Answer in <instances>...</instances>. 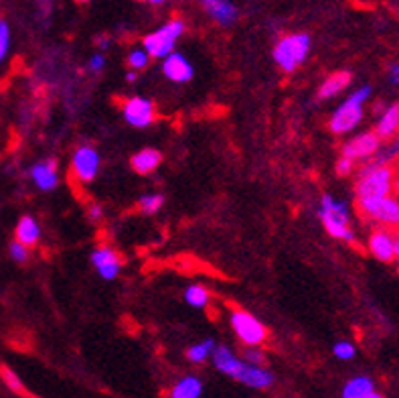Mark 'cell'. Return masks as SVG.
I'll use <instances>...</instances> for the list:
<instances>
[{"mask_svg":"<svg viewBox=\"0 0 399 398\" xmlns=\"http://www.w3.org/2000/svg\"><path fill=\"white\" fill-rule=\"evenodd\" d=\"M395 185V175L391 167L367 165L361 171L355 193L357 199H383L389 198Z\"/></svg>","mask_w":399,"mask_h":398,"instance_id":"obj_1","label":"cell"},{"mask_svg":"<svg viewBox=\"0 0 399 398\" xmlns=\"http://www.w3.org/2000/svg\"><path fill=\"white\" fill-rule=\"evenodd\" d=\"M369 96H371V88L369 85H363L357 92H352L351 96L347 98V102L335 110V114L331 118V124H329L331 131L335 134L351 133L363 118V104L367 102Z\"/></svg>","mask_w":399,"mask_h":398,"instance_id":"obj_2","label":"cell"},{"mask_svg":"<svg viewBox=\"0 0 399 398\" xmlns=\"http://www.w3.org/2000/svg\"><path fill=\"white\" fill-rule=\"evenodd\" d=\"M319 214L326 232L331 234L333 238L347 240V242L355 240L351 228H349V210H347V205L343 201H336L331 195H324L322 201H320Z\"/></svg>","mask_w":399,"mask_h":398,"instance_id":"obj_3","label":"cell"},{"mask_svg":"<svg viewBox=\"0 0 399 398\" xmlns=\"http://www.w3.org/2000/svg\"><path fill=\"white\" fill-rule=\"evenodd\" d=\"M308 51H310V37L308 35H288L274 47V59L284 71H294L306 59Z\"/></svg>","mask_w":399,"mask_h":398,"instance_id":"obj_4","label":"cell"},{"mask_svg":"<svg viewBox=\"0 0 399 398\" xmlns=\"http://www.w3.org/2000/svg\"><path fill=\"white\" fill-rule=\"evenodd\" d=\"M185 33V23L183 20H171L166 25H162L154 33L144 37V51L152 57H168L176 45V39Z\"/></svg>","mask_w":399,"mask_h":398,"instance_id":"obj_5","label":"cell"},{"mask_svg":"<svg viewBox=\"0 0 399 398\" xmlns=\"http://www.w3.org/2000/svg\"><path fill=\"white\" fill-rule=\"evenodd\" d=\"M231 327L235 330L241 342L245 346H250V348L262 346L266 342V337H268V332H266L264 323H259L252 313L241 311V309L231 313Z\"/></svg>","mask_w":399,"mask_h":398,"instance_id":"obj_6","label":"cell"},{"mask_svg":"<svg viewBox=\"0 0 399 398\" xmlns=\"http://www.w3.org/2000/svg\"><path fill=\"white\" fill-rule=\"evenodd\" d=\"M359 210L365 216L381 222L389 228H399V201L395 198L383 199H357Z\"/></svg>","mask_w":399,"mask_h":398,"instance_id":"obj_7","label":"cell"},{"mask_svg":"<svg viewBox=\"0 0 399 398\" xmlns=\"http://www.w3.org/2000/svg\"><path fill=\"white\" fill-rule=\"evenodd\" d=\"M124 118L126 122L136 126V128H146L154 122L156 118V110H154V104L148 98H140V96H134V98L126 100L124 104Z\"/></svg>","mask_w":399,"mask_h":398,"instance_id":"obj_8","label":"cell"},{"mask_svg":"<svg viewBox=\"0 0 399 398\" xmlns=\"http://www.w3.org/2000/svg\"><path fill=\"white\" fill-rule=\"evenodd\" d=\"M381 147V138L375 133H363L359 136L351 138L349 143H345L343 147V157L351 159V161H359V159H369L373 157Z\"/></svg>","mask_w":399,"mask_h":398,"instance_id":"obj_9","label":"cell"},{"mask_svg":"<svg viewBox=\"0 0 399 398\" xmlns=\"http://www.w3.org/2000/svg\"><path fill=\"white\" fill-rule=\"evenodd\" d=\"M99 169V155L92 147H80L73 155V173L83 183H90Z\"/></svg>","mask_w":399,"mask_h":398,"instance_id":"obj_10","label":"cell"},{"mask_svg":"<svg viewBox=\"0 0 399 398\" xmlns=\"http://www.w3.org/2000/svg\"><path fill=\"white\" fill-rule=\"evenodd\" d=\"M92 263L97 268V272L106 279V281H112L120 275V268H122V260L120 256L116 254V250H112L110 246H99L97 250H94L92 254Z\"/></svg>","mask_w":399,"mask_h":398,"instance_id":"obj_11","label":"cell"},{"mask_svg":"<svg viewBox=\"0 0 399 398\" xmlns=\"http://www.w3.org/2000/svg\"><path fill=\"white\" fill-rule=\"evenodd\" d=\"M162 71L168 80H173L176 83L189 82L192 78V66L191 61L183 55V53H171L164 64H162Z\"/></svg>","mask_w":399,"mask_h":398,"instance_id":"obj_12","label":"cell"},{"mask_svg":"<svg viewBox=\"0 0 399 398\" xmlns=\"http://www.w3.org/2000/svg\"><path fill=\"white\" fill-rule=\"evenodd\" d=\"M213 364H215L217 370H221L223 374L235 378V380L240 378V374L243 372V368H245V362L240 360V358H235L231 354V349L225 348V346H217V348L213 349Z\"/></svg>","mask_w":399,"mask_h":398,"instance_id":"obj_13","label":"cell"},{"mask_svg":"<svg viewBox=\"0 0 399 398\" xmlns=\"http://www.w3.org/2000/svg\"><path fill=\"white\" fill-rule=\"evenodd\" d=\"M31 177L32 181L37 183L39 189L43 191H51L57 187L59 183V177H57V161L49 159V161H41L31 169Z\"/></svg>","mask_w":399,"mask_h":398,"instance_id":"obj_14","label":"cell"},{"mask_svg":"<svg viewBox=\"0 0 399 398\" xmlns=\"http://www.w3.org/2000/svg\"><path fill=\"white\" fill-rule=\"evenodd\" d=\"M369 250L371 254L381 260V263H391L395 256H393V236L387 232V230H377V232L371 234L369 238Z\"/></svg>","mask_w":399,"mask_h":398,"instance_id":"obj_15","label":"cell"},{"mask_svg":"<svg viewBox=\"0 0 399 398\" xmlns=\"http://www.w3.org/2000/svg\"><path fill=\"white\" fill-rule=\"evenodd\" d=\"M240 382L247 384L250 388H257V390H264V388H270L274 384V376H271L268 370L259 368V366L245 364L243 372L240 374Z\"/></svg>","mask_w":399,"mask_h":398,"instance_id":"obj_16","label":"cell"},{"mask_svg":"<svg viewBox=\"0 0 399 398\" xmlns=\"http://www.w3.org/2000/svg\"><path fill=\"white\" fill-rule=\"evenodd\" d=\"M203 6H205V11L211 15V18L217 20L219 25H231L238 18V8L231 2H225V0H205Z\"/></svg>","mask_w":399,"mask_h":398,"instance_id":"obj_17","label":"cell"},{"mask_svg":"<svg viewBox=\"0 0 399 398\" xmlns=\"http://www.w3.org/2000/svg\"><path fill=\"white\" fill-rule=\"evenodd\" d=\"M162 163V155L156 149H144L132 157L130 165L138 175H148Z\"/></svg>","mask_w":399,"mask_h":398,"instance_id":"obj_18","label":"cell"},{"mask_svg":"<svg viewBox=\"0 0 399 398\" xmlns=\"http://www.w3.org/2000/svg\"><path fill=\"white\" fill-rule=\"evenodd\" d=\"M349 83H351V73L349 71H336L333 76H329L322 85H320L319 90V98L320 100H329L336 96V94H340L345 88H349Z\"/></svg>","mask_w":399,"mask_h":398,"instance_id":"obj_19","label":"cell"},{"mask_svg":"<svg viewBox=\"0 0 399 398\" xmlns=\"http://www.w3.org/2000/svg\"><path fill=\"white\" fill-rule=\"evenodd\" d=\"M39 236H41V228L39 224L32 219L31 216H23L18 226H16V242L23 244L25 248L27 246H35L39 242Z\"/></svg>","mask_w":399,"mask_h":398,"instance_id":"obj_20","label":"cell"},{"mask_svg":"<svg viewBox=\"0 0 399 398\" xmlns=\"http://www.w3.org/2000/svg\"><path fill=\"white\" fill-rule=\"evenodd\" d=\"M399 131V106H389L385 110L379 122H377V128H375V134L379 138H391L393 134Z\"/></svg>","mask_w":399,"mask_h":398,"instance_id":"obj_21","label":"cell"},{"mask_svg":"<svg viewBox=\"0 0 399 398\" xmlns=\"http://www.w3.org/2000/svg\"><path fill=\"white\" fill-rule=\"evenodd\" d=\"M375 392V386H373V380L367 378V376H357L345 384L343 388V398H365L369 394Z\"/></svg>","mask_w":399,"mask_h":398,"instance_id":"obj_22","label":"cell"},{"mask_svg":"<svg viewBox=\"0 0 399 398\" xmlns=\"http://www.w3.org/2000/svg\"><path fill=\"white\" fill-rule=\"evenodd\" d=\"M203 392V384L195 376H185L183 380L176 382V386L171 392V398H199Z\"/></svg>","mask_w":399,"mask_h":398,"instance_id":"obj_23","label":"cell"},{"mask_svg":"<svg viewBox=\"0 0 399 398\" xmlns=\"http://www.w3.org/2000/svg\"><path fill=\"white\" fill-rule=\"evenodd\" d=\"M0 378H2V382L6 384V388H11L15 394H18V397H25V398H31V394H29V390L25 388L23 380L16 376L15 372H13L8 366L0 364Z\"/></svg>","mask_w":399,"mask_h":398,"instance_id":"obj_24","label":"cell"},{"mask_svg":"<svg viewBox=\"0 0 399 398\" xmlns=\"http://www.w3.org/2000/svg\"><path fill=\"white\" fill-rule=\"evenodd\" d=\"M213 349H215V342L213 339H205V342H201V344H195L191 348L187 349V358L191 360V362H205L209 356L213 354Z\"/></svg>","mask_w":399,"mask_h":398,"instance_id":"obj_25","label":"cell"},{"mask_svg":"<svg viewBox=\"0 0 399 398\" xmlns=\"http://www.w3.org/2000/svg\"><path fill=\"white\" fill-rule=\"evenodd\" d=\"M185 298H187V303L191 305V307H205L209 303V293L207 289H203V287H189L187 289V293H185Z\"/></svg>","mask_w":399,"mask_h":398,"instance_id":"obj_26","label":"cell"},{"mask_svg":"<svg viewBox=\"0 0 399 398\" xmlns=\"http://www.w3.org/2000/svg\"><path fill=\"white\" fill-rule=\"evenodd\" d=\"M164 203V198L160 193H150V195H142L138 205H140V212L144 214H156Z\"/></svg>","mask_w":399,"mask_h":398,"instance_id":"obj_27","label":"cell"},{"mask_svg":"<svg viewBox=\"0 0 399 398\" xmlns=\"http://www.w3.org/2000/svg\"><path fill=\"white\" fill-rule=\"evenodd\" d=\"M148 59H150V55H148L144 49H132L128 55L130 69H132V71L144 69V67L148 66Z\"/></svg>","mask_w":399,"mask_h":398,"instance_id":"obj_28","label":"cell"},{"mask_svg":"<svg viewBox=\"0 0 399 398\" xmlns=\"http://www.w3.org/2000/svg\"><path fill=\"white\" fill-rule=\"evenodd\" d=\"M8 45H11V29H8L6 20H0V61L4 59Z\"/></svg>","mask_w":399,"mask_h":398,"instance_id":"obj_29","label":"cell"},{"mask_svg":"<svg viewBox=\"0 0 399 398\" xmlns=\"http://www.w3.org/2000/svg\"><path fill=\"white\" fill-rule=\"evenodd\" d=\"M333 351H335V356L338 360H351V358H355V346L349 344V342H338Z\"/></svg>","mask_w":399,"mask_h":398,"instance_id":"obj_30","label":"cell"},{"mask_svg":"<svg viewBox=\"0 0 399 398\" xmlns=\"http://www.w3.org/2000/svg\"><path fill=\"white\" fill-rule=\"evenodd\" d=\"M243 358H245V364H252V366H259L266 362V354H264L259 348L245 349Z\"/></svg>","mask_w":399,"mask_h":398,"instance_id":"obj_31","label":"cell"},{"mask_svg":"<svg viewBox=\"0 0 399 398\" xmlns=\"http://www.w3.org/2000/svg\"><path fill=\"white\" fill-rule=\"evenodd\" d=\"M11 256L15 258L16 263H27L29 250L25 248L23 244H18V242H13V244H11Z\"/></svg>","mask_w":399,"mask_h":398,"instance_id":"obj_32","label":"cell"},{"mask_svg":"<svg viewBox=\"0 0 399 398\" xmlns=\"http://www.w3.org/2000/svg\"><path fill=\"white\" fill-rule=\"evenodd\" d=\"M352 169H355V161L351 159H338V163H336V173L340 175V177H345V175H349Z\"/></svg>","mask_w":399,"mask_h":398,"instance_id":"obj_33","label":"cell"},{"mask_svg":"<svg viewBox=\"0 0 399 398\" xmlns=\"http://www.w3.org/2000/svg\"><path fill=\"white\" fill-rule=\"evenodd\" d=\"M104 64H106V61H104V55H99V53L94 55V57L90 59V67H92V71H99V69L104 67Z\"/></svg>","mask_w":399,"mask_h":398,"instance_id":"obj_34","label":"cell"},{"mask_svg":"<svg viewBox=\"0 0 399 398\" xmlns=\"http://www.w3.org/2000/svg\"><path fill=\"white\" fill-rule=\"evenodd\" d=\"M389 80H391V83L399 85V64L389 69Z\"/></svg>","mask_w":399,"mask_h":398,"instance_id":"obj_35","label":"cell"},{"mask_svg":"<svg viewBox=\"0 0 399 398\" xmlns=\"http://www.w3.org/2000/svg\"><path fill=\"white\" fill-rule=\"evenodd\" d=\"M90 217H92L94 222L99 219V217H102V207H99V205H92V207H90Z\"/></svg>","mask_w":399,"mask_h":398,"instance_id":"obj_36","label":"cell"},{"mask_svg":"<svg viewBox=\"0 0 399 398\" xmlns=\"http://www.w3.org/2000/svg\"><path fill=\"white\" fill-rule=\"evenodd\" d=\"M393 256H395V258H399V236H395V238H393Z\"/></svg>","mask_w":399,"mask_h":398,"instance_id":"obj_37","label":"cell"},{"mask_svg":"<svg viewBox=\"0 0 399 398\" xmlns=\"http://www.w3.org/2000/svg\"><path fill=\"white\" fill-rule=\"evenodd\" d=\"M108 45H110V41H108L106 37H102V39H99V47H104V49H106Z\"/></svg>","mask_w":399,"mask_h":398,"instance_id":"obj_38","label":"cell"},{"mask_svg":"<svg viewBox=\"0 0 399 398\" xmlns=\"http://www.w3.org/2000/svg\"><path fill=\"white\" fill-rule=\"evenodd\" d=\"M136 80V71H128V76H126V82H134Z\"/></svg>","mask_w":399,"mask_h":398,"instance_id":"obj_39","label":"cell"},{"mask_svg":"<svg viewBox=\"0 0 399 398\" xmlns=\"http://www.w3.org/2000/svg\"><path fill=\"white\" fill-rule=\"evenodd\" d=\"M365 398H383L381 394H377V392H373V394H369V397H365Z\"/></svg>","mask_w":399,"mask_h":398,"instance_id":"obj_40","label":"cell"},{"mask_svg":"<svg viewBox=\"0 0 399 398\" xmlns=\"http://www.w3.org/2000/svg\"><path fill=\"white\" fill-rule=\"evenodd\" d=\"M395 189H398V193H399V179H398V181H395Z\"/></svg>","mask_w":399,"mask_h":398,"instance_id":"obj_41","label":"cell"},{"mask_svg":"<svg viewBox=\"0 0 399 398\" xmlns=\"http://www.w3.org/2000/svg\"><path fill=\"white\" fill-rule=\"evenodd\" d=\"M398 270H399V268H398Z\"/></svg>","mask_w":399,"mask_h":398,"instance_id":"obj_42","label":"cell"}]
</instances>
